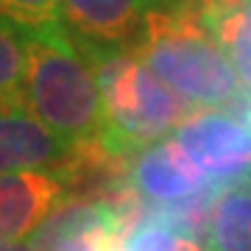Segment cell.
Here are the masks:
<instances>
[{"mask_svg": "<svg viewBox=\"0 0 251 251\" xmlns=\"http://www.w3.org/2000/svg\"><path fill=\"white\" fill-rule=\"evenodd\" d=\"M131 53L198 109H226L243 98L240 75L201 17L198 0H159Z\"/></svg>", "mask_w": 251, "mask_h": 251, "instance_id": "6da1fadb", "label": "cell"}, {"mask_svg": "<svg viewBox=\"0 0 251 251\" xmlns=\"http://www.w3.org/2000/svg\"><path fill=\"white\" fill-rule=\"evenodd\" d=\"M95 73L103 100V134L95 156H128L171 137L190 117V103L165 87L131 50L73 39Z\"/></svg>", "mask_w": 251, "mask_h": 251, "instance_id": "7a4b0ae2", "label": "cell"}, {"mask_svg": "<svg viewBox=\"0 0 251 251\" xmlns=\"http://www.w3.org/2000/svg\"><path fill=\"white\" fill-rule=\"evenodd\" d=\"M25 106L56 134L95 153L103 134V100L78 50L25 36Z\"/></svg>", "mask_w": 251, "mask_h": 251, "instance_id": "3957f363", "label": "cell"}, {"mask_svg": "<svg viewBox=\"0 0 251 251\" xmlns=\"http://www.w3.org/2000/svg\"><path fill=\"white\" fill-rule=\"evenodd\" d=\"M171 140L215 187L246 176L251 168V128L221 109L190 115Z\"/></svg>", "mask_w": 251, "mask_h": 251, "instance_id": "277c9868", "label": "cell"}, {"mask_svg": "<svg viewBox=\"0 0 251 251\" xmlns=\"http://www.w3.org/2000/svg\"><path fill=\"white\" fill-rule=\"evenodd\" d=\"M87 151L48 128L28 106H0V176L78 171Z\"/></svg>", "mask_w": 251, "mask_h": 251, "instance_id": "5b68a950", "label": "cell"}, {"mask_svg": "<svg viewBox=\"0 0 251 251\" xmlns=\"http://www.w3.org/2000/svg\"><path fill=\"white\" fill-rule=\"evenodd\" d=\"M78 171H28L0 176V243L28 240L67 201Z\"/></svg>", "mask_w": 251, "mask_h": 251, "instance_id": "8992f818", "label": "cell"}, {"mask_svg": "<svg viewBox=\"0 0 251 251\" xmlns=\"http://www.w3.org/2000/svg\"><path fill=\"white\" fill-rule=\"evenodd\" d=\"M128 181L137 196L165 206L190 204L215 187L171 137L134 153Z\"/></svg>", "mask_w": 251, "mask_h": 251, "instance_id": "52a82bcc", "label": "cell"}, {"mask_svg": "<svg viewBox=\"0 0 251 251\" xmlns=\"http://www.w3.org/2000/svg\"><path fill=\"white\" fill-rule=\"evenodd\" d=\"M73 39L131 50L159 0H59Z\"/></svg>", "mask_w": 251, "mask_h": 251, "instance_id": "ba28073f", "label": "cell"}, {"mask_svg": "<svg viewBox=\"0 0 251 251\" xmlns=\"http://www.w3.org/2000/svg\"><path fill=\"white\" fill-rule=\"evenodd\" d=\"M198 9L251 95V0H198Z\"/></svg>", "mask_w": 251, "mask_h": 251, "instance_id": "9c48e42d", "label": "cell"}, {"mask_svg": "<svg viewBox=\"0 0 251 251\" xmlns=\"http://www.w3.org/2000/svg\"><path fill=\"white\" fill-rule=\"evenodd\" d=\"M206 243L209 251H251V187L234 184L215 198Z\"/></svg>", "mask_w": 251, "mask_h": 251, "instance_id": "30bf717a", "label": "cell"}, {"mask_svg": "<svg viewBox=\"0 0 251 251\" xmlns=\"http://www.w3.org/2000/svg\"><path fill=\"white\" fill-rule=\"evenodd\" d=\"M0 17L23 36L42 39L62 50H75L59 0H0Z\"/></svg>", "mask_w": 251, "mask_h": 251, "instance_id": "8fae6325", "label": "cell"}, {"mask_svg": "<svg viewBox=\"0 0 251 251\" xmlns=\"http://www.w3.org/2000/svg\"><path fill=\"white\" fill-rule=\"evenodd\" d=\"M0 106H25V36L0 17Z\"/></svg>", "mask_w": 251, "mask_h": 251, "instance_id": "7c38bea8", "label": "cell"}, {"mask_svg": "<svg viewBox=\"0 0 251 251\" xmlns=\"http://www.w3.org/2000/svg\"><path fill=\"white\" fill-rule=\"evenodd\" d=\"M187 249V237H181L179 229L168 221V218H156V221H145L128 234L123 251H184Z\"/></svg>", "mask_w": 251, "mask_h": 251, "instance_id": "4fadbf2b", "label": "cell"}, {"mask_svg": "<svg viewBox=\"0 0 251 251\" xmlns=\"http://www.w3.org/2000/svg\"><path fill=\"white\" fill-rule=\"evenodd\" d=\"M0 251H34V243H31V237L17 243H0Z\"/></svg>", "mask_w": 251, "mask_h": 251, "instance_id": "5bb4252c", "label": "cell"}, {"mask_svg": "<svg viewBox=\"0 0 251 251\" xmlns=\"http://www.w3.org/2000/svg\"><path fill=\"white\" fill-rule=\"evenodd\" d=\"M184 251H204V249H201V246H198L193 237H187V249H184Z\"/></svg>", "mask_w": 251, "mask_h": 251, "instance_id": "9a60e30c", "label": "cell"}, {"mask_svg": "<svg viewBox=\"0 0 251 251\" xmlns=\"http://www.w3.org/2000/svg\"><path fill=\"white\" fill-rule=\"evenodd\" d=\"M246 176H249V181H251V168H249V173H246Z\"/></svg>", "mask_w": 251, "mask_h": 251, "instance_id": "2e32d148", "label": "cell"}]
</instances>
